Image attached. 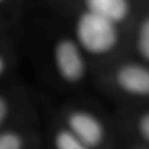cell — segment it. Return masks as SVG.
I'll return each instance as SVG.
<instances>
[{
    "label": "cell",
    "instance_id": "1",
    "mask_svg": "<svg viewBox=\"0 0 149 149\" xmlns=\"http://www.w3.org/2000/svg\"><path fill=\"white\" fill-rule=\"evenodd\" d=\"M63 15L68 18L66 32L75 40V43L91 63L101 61L106 64L116 59L123 43L127 42V29L91 11L84 10L71 0L69 3H64Z\"/></svg>",
    "mask_w": 149,
    "mask_h": 149
},
{
    "label": "cell",
    "instance_id": "2",
    "mask_svg": "<svg viewBox=\"0 0 149 149\" xmlns=\"http://www.w3.org/2000/svg\"><path fill=\"white\" fill-rule=\"evenodd\" d=\"M56 120L90 149H114L112 122L93 104L68 103L59 109Z\"/></svg>",
    "mask_w": 149,
    "mask_h": 149
},
{
    "label": "cell",
    "instance_id": "3",
    "mask_svg": "<svg viewBox=\"0 0 149 149\" xmlns=\"http://www.w3.org/2000/svg\"><path fill=\"white\" fill-rule=\"evenodd\" d=\"M47 64L56 84L64 88H80L88 80L91 61L66 31L50 36Z\"/></svg>",
    "mask_w": 149,
    "mask_h": 149
},
{
    "label": "cell",
    "instance_id": "4",
    "mask_svg": "<svg viewBox=\"0 0 149 149\" xmlns=\"http://www.w3.org/2000/svg\"><path fill=\"white\" fill-rule=\"evenodd\" d=\"M103 84L112 95L132 106L149 103V66L136 58H116L106 63Z\"/></svg>",
    "mask_w": 149,
    "mask_h": 149
},
{
    "label": "cell",
    "instance_id": "5",
    "mask_svg": "<svg viewBox=\"0 0 149 149\" xmlns=\"http://www.w3.org/2000/svg\"><path fill=\"white\" fill-rule=\"evenodd\" d=\"M31 119L29 95L18 85H0V132Z\"/></svg>",
    "mask_w": 149,
    "mask_h": 149
},
{
    "label": "cell",
    "instance_id": "6",
    "mask_svg": "<svg viewBox=\"0 0 149 149\" xmlns=\"http://www.w3.org/2000/svg\"><path fill=\"white\" fill-rule=\"evenodd\" d=\"M80 8L128 31L135 13L138 10L139 0H71Z\"/></svg>",
    "mask_w": 149,
    "mask_h": 149
},
{
    "label": "cell",
    "instance_id": "7",
    "mask_svg": "<svg viewBox=\"0 0 149 149\" xmlns=\"http://www.w3.org/2000/svg\"><path fill=\"white\" fill-rule=\"evenodd\" d=\"M42 133L34 119L0 132V149H42Z\"/></svg>",
    "mask_w": 149,
    "mask_h": 149
},
{
    "label": "cell",
    "instance_id": "8",
    "mask_svg": "<svg viewBox=\"0 0 149 149\" xmlns=\"http://www.w3.org/2000/svg\"><path fill=\"white\" fill-rule=\"evenodd\" d=\"M128 34L133 47V58L149 66V5H144L141 0L128 27Z\"/></svg>",
    "mask_w": 149,
    "mask_h": 149
},
{
    "label": "cell",
    "instance_id": "9",
    "mask_svg": "<svg viewBox=\"0 0 149 149\" xmlns=\"http://www.w3.org/2000/svg\"><path fill=\"white\" fill-rule=\"evenodd\" d=\"M122 120L125 132L135 139L133 146L149 148V103L130 106Z\"/></svg>",
    "mask_w": 149,
    "mask_h": 149
},
{
    "label": "cell",
    "instance_id": "10",
    "mask_svg": "<svg viewBox=\"0 0 149 149\" xmlns=\"http://www.w3.org/2000/svg\"><path fill=\"white\" fill-rule=\"evenodd\" d=\"M45 139L48 149H90L75 135H72L66 127H63L56 119L50 123Z\"/></svg>",
    "mask_w": 149,
    "mask_h": 149
},
{
    "label": "cell",
    "instance_id": "11",
    "mask_svg": "<svg viewBox=\"0 0 149 149\" xmlns=\"http://www.w3.org/2000/svg\"><path fill=\"white\" fill-rule=\"evenodd\" d=\"M13 52L8 47L0 45V85H3L13 68Z\"/></svg>",
    "mask_w": 149,
    "mask_h": 149
},
{
    "label": "cell",
    "instance_id": "12",
    "mask_svg": "<svg viewBox=\"0 0 149 149\" xmlns=\"http://www.w3.org/2000/svg\"><path fill=\"white\" fill-rule=\"evenodd\" d=\"M128 149H149V148H143V146H133V144H132Z\"/></svg>",
    "mask_w": 149,
    "mask_h": 149
},
{
    "label": "cell",
    "instance_id": "13",
    "mask_svg": "<svg viewBox=\"0 0 149 149\" xmlns=\"http://www.w3.org/2000/svg\"><path fill=\"white\" fill-rule=\"evenodd\" d=\"M7 2H8V0H0V7H3V5L7 3Z\"/></svg>",
    "mask_w": 149,
    "mask_h": 149
}]
</instances>
